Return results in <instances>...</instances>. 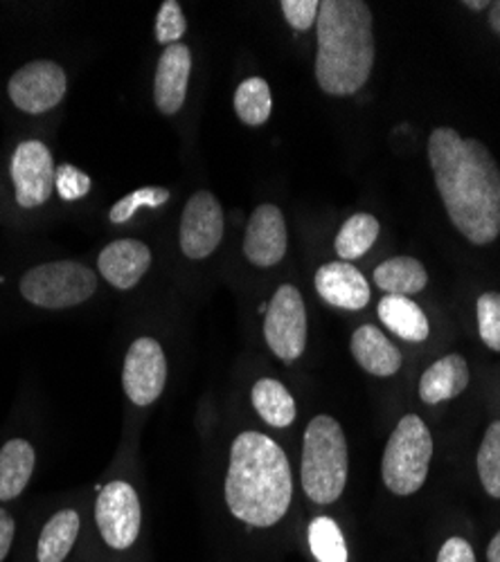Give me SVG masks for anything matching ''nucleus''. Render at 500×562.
I'll list each match as a JSON object with an SVG mask.
<instances>
[{
    "label": "nucleus",
    "instance_id": "1",
    "mask_svg": "<svg viewBox=\"0 0 500 562\" xmlns=\"http://www.w3.org/2000/svg\"><path fill=\"white\" fill-rule=\"evenodd\" d=\"M429 162L448 218L463 237L489 246L500 237V169L480 139L440 126L429 137Z\"/></svg>",
    "mask_w": 500,
    "mask_h": 562
},
{
    "label": "nucleus",
    "instance_id": "2",
    "mask_svg": "<svg viewBox=\"0 0 500 562\" xmlns=\"http://www.w3.org/2000/svg\"><path fill=\"white\" fill-rule=\"evenodd\" d=\"M293 497L291 465L285 450L262 432H242L231 448L225 504L251 527L278 525Z\"/></svg>",
    "mask_w": 500,
    "mask_h": 562
},
{
    "label": "nucleus",
    "instance_id": "3",
    "mask_svg": "<svg viewBox=\"0 0 500 562\" xmlns=\"http://www.w3.org/2000/svg\"><path fill=\"white\" fill-rule=\"evenodd\" d=\"M315 79L327 95L349 98L375 66L373 12L363 0H325L315 21Z\"/></svg>",
    "mask_w": 500,
    "mask_h": 562
},
{
    "label": "nucleus",
    "instance_id": "4",
    "mask_svg": "<svg viewBox=\"0 0 500 562\" xmlns=\"http://www.w3.org/2000/svg\"><path fill=\"white\" fill-rule=\"evenodd\" d=\"M347 439L336 418L315 416L302 446V488L315 504H334L347 484Z\"/></svg>",
    "mask_w": 500,
    "mask_h": 562
},
{
    "label": "nucleus",
    "instance_id": "5",
    "mask_svg": "<svg viewBox=\"0 0 500 562\" xmlns=\"http://www.w3.org/2000/svg\"><path fill=\"white\" fill-rule=\"evenodd\" d=\"M433 437L418 414H408L392 430L384 452V482L395 495L418 493L429 475Z\"/></svg>",
    "mask_w": 500,
    "mask_h": 562
},
{
    "label": "nucleus",
    "instance_id": "6",
    "mask_svg": "<svg viewBox=\"0 0 500 562\" xmlns=\"http://www.w3.org/2000/svg\"><path fill=\"white\" fill-rule=\"evenodd\" d=\"M98 289L96 272L77 261H55L27 270L21 295L41 308H70L86 302Z\"/></svg>",
    "mask_w": 500,
    "mask_h": 562
},
{
    "label": "nucleus",
    "instance_id": "7",
    "mask_svg": "<svg viewBox=\"0 0 500 562\" xmlns=\"http://www.w3.org/2000/svg\"><path fill=\"white\" fill-rule=\"evenodd\" d=\"M264 338L268 349L285 362H293L307 347V311L300 291L285 284L273 295L266 319Z\"/></svg>",
    "mask_w": 500,
    "mask_h": 562
},
{
    "label": "nucleus",
    "instance_id": "8",
    "mask_svg": "<svg viewBox=\"0 0 500 562\" xmlns=\"http://www.w3.org/2000/svg\"><path fill=\"white\" fill-rule=\"evenodd\" d=\"M141 499L126 482L107 484L96 504V522L102 540L113 549H129L141 533Z\"/></svg>",
    "mask_w": 500,
    "mask_h": 562
},
{
    "label": "nucleus",
    "instance_id": "9",
    "mask_svg": "<svg viewBox=\"0 0 500 562\" xmlns=\"http://www.w3.org/2000/svg\"><path fill=\"white\" fill-rule=\"evenodd\" d=\"M66 72L55 61H30L10 79V100L16 109L41 115L53 111L66 95Z\"/></svg>",
    "mask_w": 500,
    "mask_h": 562
},
{
    "label": "nucleus",
    "instance_id": "10",
    "mask_svg": "<svg viewBox=\"0 0 500 562\" xmlns=\"http://www.w3.org/2000/svg\"><path fill=\"white\" fill-rule=\"evenodd\" d=\"M10 171L21 207H38L53 196L57 169L51 149L38 139H25L16 147Z\"/></svg>",
    "mask_w": 500,
    "mask_h": 562
},
{
    "label": "nucleus",
    "instance_id": "11",
    "mask_svg": "<svg viewBox=\"0 0 500 562\" xmlns=\"http://www.w3.org/2000/svg\"><path fill=\"white\" fill-rule=\"evenodd\" d=\"M167 381V360L163 347L154 338L135 340L124 358L122 385L131 403L152 405L160 398Z\"/></svg>",
    "mask_w": 500,
    "mask_h": 562
},
{
    "label": "nucleus",
    "instance_id": "12",
    "mask_svg": "<svg viewBox=\"0 0 500 562\" xmlns=\"http://www.w3.org/2000/svg\"><path fill=\"white\" fill-rule=\"evenodd\" d=\"M223 239V210L210 192L190 196L180 218V250L188 259L210 257Z\"/></svg>",
    "mask_w": 500,
    "mask_h": 562
},
{
    "label": "nucleus",
    "instance_id": "13",
    "mask_svg": "<svg viewBox=\"0 0 500 562\" xmlns=\"http://www.w3.org/2000/svg\"><path fill=\"white\" fill-rule=\"evenodd\" d=\"M289 246L287 223L276 205H259L248 225L244 237V255L253 266L270 268L285 259Z\"/></svg>",
    "mask_w": 500,
    "mask_h": 562
},
{
    "label": "nucleus",
    "instance_id": "14",
    "mask_svg": "<svg viewBox=\"0 0 500 562\" xmlns=\"http://www.w3.org/2000/svg\"><path fill=\"white\" fill-rule=\"evenodd\" d=\"M192 72V53L184 43H171L160 55L154 81V102L160 113L174 115L186 104Z\"/></svg>",
    "mask_w": 500,
    "mask_h": 562
},
{
    "label": "nucleus",
    "instance_id": "15",
    "mask_svg": "<svg viewBox=\"0 0 500 562\" xmlns=\"http://www.w3.org/2000/svg\"><path fill=\"white\" fill-rule=\"evenodd\" d=\"M315 291L327 304L360 311L370 302V284L349 261H332L315 272Z\"/></svg>",
    "mask_w": 500,
    "mask_h": 562
},
{
    "label": "nucleus",
    "instance_id": "16",
    "mask_svg": "<svg viewBox=\"0 0 500 562\" xmlns=\"http://www.w3.org/2000/svg\"><path fill=\"white\" fill-rule=\"evenodd\" d=\"M100 274L120 291L133 289L152 266V252L143 241L120 239L109 244L98 259Z\"/></svg>",
    "mask_w": 500,
    "mask_h": 562
},
{
    "label": "nucleus",
    "instance_id": "17",
    "mask_svg": "<svg viewBox=\"0 0 500 562\" xmlns=\"http://www.w3.org/2000/svg\"><path fill=\"white\" fill-rule=\"evenodd\" d=\"M352 356L373 376H395L401 367L399 349L373 324H363L352 336Z\"/></svg>",
    "mask_w": 500,
    "mask_h": 562
},
{
    "label": "nucleus",
    "instance_id": "18",
    "mask_svg": "<svg viewBox=\"0 0 500 562\" xmlns=\"http://www.w3.org/2000/svg\"><path fill=\"white\" fill-rule=\"evenodd\" d=\"M469 385L467 360L458 353H451L433 362L420 381V396L429 405L444 403L460 396Z\"/></svg>",
    "mask_w": 500,
    "mask_h": 562
},
{
    "label": "nucleus",
    "instance_id": "19",
    "mask_svg": "<svg viewBox=\"0 0 500 562\" xmlns=\"http://www.w3.org/2000/svg\"><path fill=\"white\" fill-rule=\"evenodd\" d=\"M379 317L390 331L405 342H424L431 334L424 311L408 297L386 295L379 302Z\"/></svg>",
    "mask_w": 500,
    "mask_h": 562
},
{
    "label": "nucleus",
    "instance_id": "20",
    "mask_svg": "<svg viewBox=\"0 0 500 562\" xmlns=\"http://www.w3.org/2000/svg\"><path fill=\"white\" fill-rule=\"evenodd\" d=\"M34 448L25 439H12L0 450V499L19 497L34 473Z\"/></svg>",
    "mask_w": 500,
    "mask_h": 562
},
{
    "label": "nucleus",
    "instance_id": "21",
    "mask_svg": "<svg viewBox=\"0 0 500 562\" xmlns=\"http://www.w3.org/2000/svg\"><path fill=\"white\" fill-rule=\"evenodd\" d=\"M375 281L388 295L405 297L424 291L429 284V274L426 268L413 257H392L377 266Z\"/></svg>",
    "mask_w": 500,
    "mask_h": 562
},
{
    "label": "nucleus",
    "instance_id": "22",
    "mask_svg": "<svg viewBox=\"0 0 500 562\" xmlns=\"http://www.w3.org/2000/svg\"><path fill=\"white\" fill-rule=\"evenodd\" d=\"M79 515L77 510H59L43 527L38 544H36V558L38 562H64L79 536Z\"/></svg>",
    "mask_w": 500,
    "mask_h": 562
},
{
    "label": "nucleus",
    "instance_id": "23",
    "mask_svg": "<svg viewBox=\"0 0 500 562\" xmlns=\"http://www.w3.org/2000/svg\"><path fill=\"white\" fill-rule=\"evenodd\" d=\"M253 405L257 414L264 418V424L273 428H287L296 420V401L289 394V390L273 381V379H262L253 387Z\"/></svg>",
    "mask_w": 500,
    "mask_h": 562
},
{
    "label": "nucleus",
    "instance_id": "24",
    "mask_svg": "<svg viewBox=\"0 0 500 562\" xmlns=\"http://www.w3.org/2000/svg\"><path fill=\"white\" fill-rule=\"evenodd\" d=\"M379 237V221L373 214H354L345 221L336 237V252L341 259H358L366 255Z\"/></svg>",
    "mask_w": 500,
    "mask_h": 562
},
{
    "label": "nucleus",
    "instance_id": "25",
    "mask_svg": "<svg viewBox=\"0 0 500 562\" xmlns=\"http://www.w3.org/2000/svg\"><path fill=\"white\" fill-rule=\"evenodd\" d=\"M270 88L264 79H244L235 92V111L240 120L248 126H259L270 117Z\"/></svg>",
    "mask_w": 500,
    "mask_h": 562
},
{
    "label": "nucleus",
    "instance_id": "26",
    "mask_svg": "<svg viewBox=\"0 0 500 562\" xmlns=\"http://www.w3.org/2000/svg\"><path fill=\"white\" fill-rule=\"evenodd\" d=\"M309 547L318 562H347V547L332 518H315L309 525Z\"/></svg>",
    "mask_w": 500,
    "mask_h": 562
},
{
    "label": "nucleus",
    "instance_id": "27",
    "mask_svg": "<svg viewBox=\"0 0 500 562\" xmlns=\"http://www.w3.org/2000/svg\"><path fill=\"white\" fill-rule=\"evenodd\" d=\"M478 475L485 493L500 499V420L489 426L478 450Z\"/></svg>",
    "mask_w": 500,
    "mask_h": 562
},
{
    "label": "nucleus",
    "instance_id": "28",
    "mask_svg": "<svg viewBox=\"0 0 500 562\" xmlns=\"http://www.w3.org/2000/svg\"><path fill=\"white\" fill-rule=\"evenodd\" d=\"M169 199V192L165 190V187H143V190L133 192L129 196H124L122 201H118L109 214L111 223H126L135 210L141 207H160L163 203H167Z\"/></svg>",
    "mask_w": 500,
    "mask_h": 562
},
{
    "label": "nucleus",
    "instance_id": "29",
    "mask_svg": "<svg viewBox=\"0 0 500 562\" xmlns=\"http://www.w3.org/2000/svg\"><path fill=\"white\" fill-rule=\"evenodd\" d=\"M478 329L491 351H500V293L478 297Z\"/></svg>",
    "mask_w": 500,
    "mask_h": 562
},
{
    "label": "nucleus",
    "instance_id": "30",
    "mask_svg": "<svg viewBox=\"0 0 500 562\" xmlns=\"http://www.w3.org/2000/svg\"><path fill=\"white\" fill-rule=\"evenodd\" d=\"M188 21L184 16V10L176 0H165L160 5L158 19H156V38L158 43H178V38L186 34Z\"/></svg>",
    "mask_w": 500,
    "mask_h": 562
},
{
    "label": "nucleus",
    "instance_id": "31",
    "mask_svg": "<svg viewBox=\"0 0 500 562\" xmlns=\"http://www.w3.org/2000/svg\"><path fill=\"white\" fill-rule=\"evenodd\" d=\"M55 190L64 201H79L90 192V178L73 165H64L55 173Z\"/></svg>",
    "mask_w": 500,
    "mask_h": 562
},
{
    "label": "nucleus",
    "instance_id": "32",
    "mask_svg": "<svg viewBox=\"0 0 500 562\" xmlns=\"http://www.w3.org/2000/svg\"><path fill=\"white\" fill-rule=\"evenodd\" d=\"M282 12L289 21V25H293L296 30H309L315 25L318 21V12H321V3L318 0H285L282 3Z\"/></svg>",
    "mask_w": 500,
    "mask_h": 562
},
{
    "label": "nucleus",
    "instance_id": "33",
    "mask_svg": "<svg viewBox=\"0 0 500 562\" xmlns=\"http://www.w3.org/2000/svg\"><path fill=\"white\" fill-rule=\"evenodd\" d=\"M437 562H476V553L465 538H448L440 549Z\"/></svg>",
    "mask_w": 500,
    "mask_h": 562
},
{
    "label": "nucleus",
    "instance_id": "34",
    "mask_svg": "<svg viewBox=\"0 0 500 562\" xmlns=\"http://www.w3.org/2000/svg\"><path fill=\"white\" fill-rule=\"evenodd\" d=\"M14 533H16L14 518L5 508H0V562L8 558L14 542Z\"/></svg>",
    "mask_w": 500,
    "mask_h": 562
},
{
    "label": "nucleus",
    "instance_id": "35",
    "mask_svg": "<svg viewBox=\"0 0 500 562\" xmlns=\"http://www.w3.org/2000/svg\"><path fill=\"white\" fill-rule=\"evenodd\" d=\"M487 560H489V562H500V531H498V533L493 536V540L489 542Z\"/></svg>",
    "mask_w": 500,
    "mask_h": 562
},
{
    "label": "nucleus",
    "instance_id": "36",
    "mask_svg": "<svg viewBox=\"0 0 500 562\" xmlns=\"http://www.w3.org/2000/svg\"><path fill=\"white\" fill-rule=\"evenodd\" d=\"M489 25L493 32L500 34V0L498 3H491V10H489Z\"/></svg>",
    "mask_w": 500,
    "mask_h": 562
},
{
    "label": "nucleus",
    "instance_id": "37",
    "mask_svg": "<svg viewBox=\"0 0 500 562\" xmlns=\"http://www.w3.org/2000/svg\"><path fill=\"white\" fill-rule=\"evenodd\" d=\"M463 5L469 8V10H474V12H480V10H485V8H491V3H487V0H465Z\"/></svg>",
    "mask_w": 500,
    "mask_h": 562
}]
</instances>
